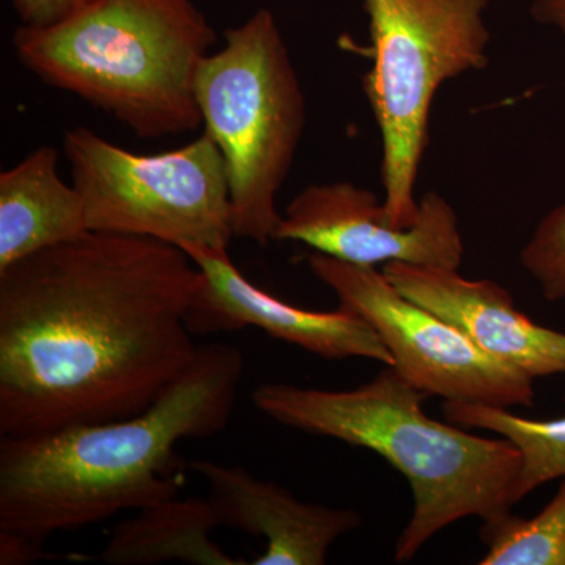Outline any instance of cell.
Wrapping results in <instances>:
<instances>
[{"label": "cell", "mask_w": 565, "mask_h": 565, "mask_svg": "<svg viewBox=\"0 0 565 565\" xmlns=\"http://www.w3.org/2000/svg\"><path fill=\"white\" fill-rule=\"evenodd\" d=\"M203 274L177 245L88 232L0 270V435L151 407L191 366Z\"/></svg>", "instance_id": "1"}, {"label": "cell", "mask_w": 565, "mask_h": 565, "mask_svg": "<svg viewBox=\"0 0 565 565\" xmlns=\"http://www.w3.org/2000/svg\"><path fill=\"white\" fill-rule=\"evenodd\" d=\"M244 370L234 345H200L191 366L140 414L33 437L0 435V531L44 544L178 497L185 471L177 445L228 426Z\"/></svg>", "instance_id": "2"}, {"label": "cell", "mask_w": 565, "mask_h": 565, "mask_svg": "<svg viewBox=\"0 0 565 565\" xmlns=\"http://www.w3.org/2000/svg\"><path fill=\"white\" fill-rule=\"evenodd\" d=\"M426 394L392 366L348 392L262 384L253 405L282 426L334 438L384 457L407 479L414 512L394 546L408 563L445 527L468 516L493 522L511 514L522 455L508 438H487L424 412Z\"/></svg>", "instance_id": "3"}, {"label": "cell", "mask_w": 565, "mask_h": 565, "mask_svg": "<svg viewBox=\"0 0 565 565\" xmlns=\"http://www.w3.org/2000/svg\"><path fill=\"white\" fill-rule=\"evenodd\" d=\"M214 43L191 0H96L47 28L21 24L13 36L25 70L141 139L202 128L196 76Z\"/></svg>", "instance_id": "4"}, {"label": "cell", "mask_w": 565, "mask_h": 565, "mask_svg": "<svg viewBox=\"0 0 565 565\" xmlns=\"http://www.w3.org/2000/svg\"><path fill=\"white\" fill-rule=\"evenodd\" d=\"M204 132L225 159L234 237L266 247L282 214L277 195L288 178L307 122L291 55L273 11L258 10L225 32L196 76Z\"/></svg>", "instance_id": "5"}, {"label": "cell", "mask_w": 565, "mask_h": 565, "mask_svg": "<svg viewBox=\"0 0 565 565\" xmlns=\"http://www.w3.org/2000/svg\"><path fill=\"white\" fill-rule=\"evenodd\" d=\"M373 68L364 92L382 136L384 206L394 226L418 221L416 178L445 82L489 65L487 0H363Z\"/></svg>", "instance_id": "6"}, {"label": "cell", "mask_w": 565, "mask_h": 565, "mask_svg": "<svg viewBox=\"0 0 565 565\" xmlns=\"http://www.w3.org/2000/svg\"><path fill=\"white\" fill-rule=\"evenodd\" d=\"M63 150L90 232L151 237L180 248L232 243L228 173L206 132L178 150L148 156L79 126L66 131Z\"/></svg>", "instance_id": "7"}, {"label": "cell", "mask_w": 565, "mask_h": 565, "mask_svg": "<svg viewBox=\"0 0 565 565\" xmlns=\"http://www.w3.org/2000/svg\"><path fill=\"white\" fill-rule=\"evenodd\" d=\"M315 277L340 307L360 316L384 341L393 370L427 397L493 407H533L534 379L482 351L451 322L407 299L382 270L315 252Z\"/></svg>", "instance_id": "8"}, {"label": "cell", "mask_w": 565, "mask_h": 565, "mask_svg": "<svg viewBox=\"0 0 565 565\" xmlns=\"http://www.w3.org/2000/svg\"><path fill=\"white\" fill-rule=\"evenodd\" d=\"M275 241H292L359 266L408 263L460 269L465 245L455 207L438 192L419 202L418 221L394 226L384 203L352 182L305 188L282 214Z\"/></svg>", "instance_id": "9"}, {"label": "cell", "mask_w": 565, "mask_h": 565, "mask_svg": "<svg viewBox=\"0 0 565 565\" xmlns=\"http://www.w3.org/2000/svg\"><path fill=\"white\" fill-rule=\"evenodd\" d=\"M203 274V285L188 313L192 334L239 332L256 327L326 360L366 359L393 366L388 349L360 316L338 308L311 311L294 307L256 288L234 266L228 248L185 245Z\"/></svg>", "instance_id": "10"}, {"label": "cell", "mask_w": 565, "mask_h": 565, "mask_svg": "<svg viewBox=\"0 0 565 565\" xmlns=\"http://www.w3.org/2000/svg\"><path fill=\"white\" fill-rule=\"evenodd\" d=\"M382 273L407 299L459 327L493 359L533 379L565 374V333L527 318L497 281L408 263L384 264Z\"/></svg>", "instance_id": "11"}, {"label": "cell", "mask_w": 565, "mask_h": 565, "mask_svg": "<svg viewBox=\"0 0 565 565\" xmlns=\"http://www.w3.org/2000/svg\"><path fill=\"white\" fill-rule=\"evenodd\" d=\"M222 526L266 539L253 565H323L330 546L362 525L353 509L305 503L286 487L256 478L237 465L193 460Z\"/></svg>", "instance_id": "12"}, {"label": "cell", "mask_w": 565, "mask_h": 565, "mask_svg": "<svg viewBox=\"0 0 565 565\" xmlns=\"http://www.w3.org/2000/svg\"><path fill=\"white\" fill-rule=\"evenodd\" d=\"M58 151L41 147L0 174V270L90 232L84 202L58 174Z\"/></svg>", "instance_id": "13"}, {"label": "cell", "mask_w": 565, "mask_h": 565, "mask_svg": "<svg viewBox=\"0 0 565 565\" xmlns=\"http://www.w3.org/2000/svg\"><path fill=\"white\" fill-rule=\"evenodd\" d=\"M222 526L210 498H169L140 509L118 523L104 546L109 565H156L181 561L192 565H247L223 552L211 531Z\"/></svg>", "instance_id": "14"}, {"label": "cell", "mask_w": 565, "mask_h": 565, "mask_svg": "<svg viewBox=\"0 0 565 565\" xmlns=\"http://www.w3.org/2000/svg\"><path fill=\"white\" fill-rule=\"evenodd\" d=\"M444 416L465 429L497 434L516 446L522 468L514 487L515 504L539 487L565 478V416L530 419L511 408L452 401H445Z\"/></svg>", "instance_id": "15"}, {"label": "cell", "mask_w": 565, "mask_h": 565, "mask_svg": "<svg viewBox=\"0 0 565 565\" xmlns=\"http://www.w3.org/2000/svg\"><path fill=\"white\" fill-rule=\"evenodd\" d=\"M481 565H565V478L553 500L533 519L514 514L481 527Z\"/></svg>", "instance_id": "16"}, {"label": "cell", "mask_w": 565, "mask_h": 565, "mask_svg": "<svg viewBox=\"0 0 565 565\" xmlns=\"http://www.w3.org/2000/svg\"><path fill=\"white\" fill-rule=\"evenodd\" d=\"M520 263L548 302L565 300V202L546 212L520 252Z\"/></svg>", "instance_id": "17"}, {"label": "cell", "mask_w": 565, "mask_h": 565, "mask_svg": "<svg viewBox=\"0 0 565 565\" xmlns=\"http://www.w3.org/2000/svg\"><path fill=\"white\" fill-rule=\"evenodd\" d=\"M22 25L47 28L57 24L96 0H11Z\"/></svg>", "instance_id": "18"}, {"label": "cell", "mask_w": 565, "mask_h": 565, "mask_svg": "<svg viewBox=\"0 0 565 565\" xmlns=\"http://www.w3.org/2000/svg\"><path fill=\"white\" fill-rule=\"evenodd\" d=\"M43 545L24 535L0 531V565L29 564L46 557Z\"/></svg>", "instance_id": "19"}, {"label": "cell", "mask_w": 565, "mask_h": 565, "mask_svg": "<svg viewBox=\"0 0 565 565\" xmlns=\"http://www.w3.org/2000/svg\"><path fill=\"white\" fill-rule=\"evenodd\" d=\"M531 14L535 21L555 28L565 36V0H534Z\"/></svg>", "instance_id": "20"}]
</instances>
